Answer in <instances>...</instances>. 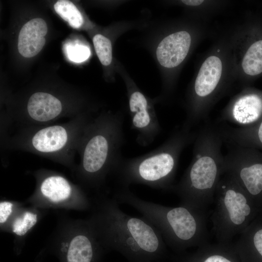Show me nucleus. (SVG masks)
Wrapping results in <instances>:
<instances>
[{"instance_id": "obj_24", "label": "nucleus", "mask_w": 262, "mask_h": 262, "mask_svg": "<svg viewBox=\"0 0 262 262\" xmlns=\"http://www.w3.org/2000/svg\"><path fill=\"white\" fill-rule=\"evenodd\" d=\"M14 204L8 201H2L0 203V223L4 224L13 213Z\"/></svg>"}, {"instance_id": "obj_19", "label": "nucleus", "mask_w": 262, "mask_h": 262, "mask_svg": "<svg viewBox=\"0 0 262 262\" xmlns=\"http://www.w3.org/2000/svg\"><path fill=\"white\" fill-rule=\"evenodd\" d=\"M68 133L63 126L54 125L38 131L32 139V145L42 153H52L62 149L66 144Z\"/></svg>"}, {"instance_id": "obj_13", "label": "nucleus", "mask_w": 262, "mask_h": 262, "mask_svg": "<svg viewBox=\"0 0 262 262\" xmlns=\"http://www.w3.org/2000/svg\"><path fill=\"white\" fill-rule=\"evenodd\" d=\"M262 119V92L244 87L221 112L219 120L241 127L254 125Z\"/></svg>"}, {"instance_id": "obj_9", "label": "nucleus", "mask_w": 262, "mask_h": 262, "mask_svg": "<svg viewBox=\"0 0 262 262\" xmlns=\"http://www.w3.org/2000/svg\"><path fill=\"white\" fill-rule=\"evenodd\" d=\"M231 49L236 81L245 86L262 73V38L253 39L245 24L235 25L226 34Z\"/></svg>"}, {"instance_id": "obj_26", "label": "nucleus", "mask_w": 262, "mask_h": 262, "mask_svg": "<svg viewBox=\"0 0 262 262\" xmlns=\"http://www.w3.org/2000/svg\"><path fill=\"white\" fill-rule=\"evenodd\" d=\"M259 214L262 216V208L261 209L260 212Z\"/></svg>"}, {"instance_id": "obj_15", "label": "nucleus", "mask_w": 262, "mask_h": 262, "mask_svg": "<svg viewBox=\"0 0 262 262\" xmlns=\"http://www.w3.org/2000/svg\"><path fill=\"white\" fill-rule=\"evenodd\" d=\"M39 193L49 205L64 206L74 203L73 188L69 181L61 176L52 175L45 178L40 184Z\"/></svg>"}, {"instance_id": "obj_4", "label": "nucleus", "mask_w": 262, "mask_h": 262, "mask_svg": "<svg viewBox=\"0 0 262 262\" xmlns=\"http://www.w3.org/2000/svg\"><path fill=\"white\" fill-rule=\"evenodd\" d=\"M113 197L118 204H127L139 211L159 230L165 243L174 248L203 246L209 241L207 211L145 201L135 196L129 187L117 186Z\"/></svg>"}, {"instance_id": "obj_21", "label": "nucleus", "mask_w": 262, "mask_h": 262, "mask_svg": "<svg viewBox=\"0 0 262 262\" xmlns=\"http://www.w3.org/2000/svg\"><path fill=\"white\" fill-rule=\"evenodd\" d=\"M37 214L32 211H26L15 218L12 225L13 232L18 236L25 235L37 222Z\"/></svg>"}, {"instance_id": "obj_25", "label": "nucleus", "mask_w": 262, "mask_h": 262, "mask_svg": "<svg viewBox=\"0 0 262 262\" xmlns=\"http://www.w3.org/2000/svg\"><path fill=\"white\" fill-rule=\"evenodd\" d=\"M218 245L216 246V251L215 253L211 255H209L205 258L203 262H233L231 260L227 257L226 255H222L218 252Z\"/></svg>"}, {"instance_id": "obj_2", "label": "nucleus", "mask_w": 262, "mask_h": 262, "mask_svg": "<svg viewBox=\"0 0 262 262\" xmlns=\"http://www.w3.org/2000/svg\"><path fill=\"white\" fill-rule=\"evenodd\" d=\"M223 142L217 127L206 125L196 131L192 161L180 181L170 189L178 196L181 205L207 211L214 202L223 175Z\"/></svg>"}, {"instance_id": "obj_14", "label": "nucleus", "mask_w": 262, "mask_h": 262, "mask_svg": "<svg viewBox=\"0 0 262 262\" xmlns=\"http://www.w3.org/2000/svg\"><path fill=\"white\" fill-rule=\"evenodd\" d=\"M48 32L46 22L35 18L27 22L21 29L18 37V50L26 58L37 55L45 44V36Z\"/></svg>"}, {"instance_id": "obj_18", "label": "nucleus", "mask_w": 262, "mask_h": 262, "mask_svg": "<svg viewBox=\"0 0 262 262\" xmlns=\"http://www.w3.org/2000/svg\"><path fill=\"white\" fill-rule=\"evenodd\" d=\"M235 241L236 248L251 262H262V216L259 214Z\"/></svg>"}, {"instance_id": "obj_20", "label": "nucleus", "mask_w": 262, "mask_h": 262, "mask_svg": "<svg viewBox=\"0 0 262 262\" xmlns=\"http://www.w3.org/2000/svg\"><path fill=\"white\" fill-rule=\"evenodd\" d=\"M55 12L64 20L67 21L74 28H79L82 24V16L76 7L70 1L60 0L54 5Z\"/></svg>"}, {"instance_id": "obj_8", "label": "nucleus", "mask_w": 262, "mask_h": 262, "mask_svg": "<svg viewBox=\"0 0 262 262\" xmlns=\"http://www.w3.org/2000/svg\"><path fill=\"white\" fill-rule=\"evenodd\" d=\"M224 155L223 174L231 176L261 210L262 207V151L232 145Z\"/></svg>"}, {"instance_id": "obj_17", "label": "nucleus", "mask_w": 262, "mask_h": 262, "mask_svg": "<svg viewBox=\"0 0 262 262\" xmlns=\"http://www.w3.org/2000/svg\"><path fill=\"white\" fill-rule=\"evenodd\" d=\"M62 111L61 101L54 96L36 92L30 98L27 112L30 117L38 122H46L56 118Z\"/></svg>"}, {"instance_id": "obj_1", "label": "nucleus", "mask_w": 262, "mask_h": 262, "mask_svg": "<svg viewBox=\"0 0 262 262\" xmlns=\"http://www.w3.org/2000/svg\"><path fill=\"white\" fill-rule=\"evenodd\" d=\"M89 221L103 248L117 250L131 259L147 261L165 250L159 230L145 217L124 213L113 197L101 196L95 200Z\"/></svg>"}, {"instance_id": "obj_10", "label": "nucleus", "mask_w": 262, "mask_h": 262, "mask_svg": "<svg viewBox=\"0 0 262 262\" xmlns=\"http://www.w3.org/2000/svg\"><path fill=\"white\" fill-rule=\"evenodd\" d=\"M89 220L81 221L53 247L60 262H99L103 249Z\"/></svg>"}, {"instance_id": "obj_3", "label": "nucleus", "mask_w": 262, "mask_h": 262, "mask_svg": "<svg viewBox=\"0 0 262 262\" xmlns=\"http://www.w3.org/2000/svg\"><path fill=\"white\" fill-rule=\"evenodd\" d=\"M236 82L230 45L226 34L200 59L188 95L186 118L181 125L192 130L206 120L214 105Z\"/></svg>"}, {"instance_id": "obj_11", "label": "nucleus", "mask_w": 262, "mask_h": 262, "mask_svg": "<svg viewBox=\"0 0 262 262\" xmlns=\"http://www.w3.org/2000/svg\"><path fill=\"white\" fill-rule=\"evenodd\" d=\"M208 33L204 25L191 32L180 30L168 34L160 42L156 49L157 59L163 67L173 69L185 60L194 45Z\"/></svg>"}, {"instance_id": "obj_16", "label": "nucleus", "mask_w": 262, "mask_h": 262, "mask_svg": "<svg viewBox=\"0 0 262 262\" xmlns=\"http://www.w3.org/2000/svg\"><path fill=\"white\" fill-rule=\"evenodd\" d=\"M218 129L224 142L262 151V119L247 127L224 126Z\"/></svg>"}, {"instance_id": "obj_7", "label": "nucleus", "mask_w": 262, "mask_h": 262, "mask_svg": "<svg viewBox=\"0 0 262 262\" xmlns=\"http://www.w3.org/2000/svg\"><path fill=\"white\" fill-rule=\"evenodd\" d=\"M211 219L218 243L229 244L258 216L260 209L230 175L224 174L216 189Z\"/></svg>"}, {"instance_id": "obj_5", "label": "nucleus", "mask_w": 262, "mask_h": 262, "mask_svg": "<svg viewBox=\"0 0 262 262\" xmlns=\"http://www.w3.org/2000/svg\"><path fill=\"white\" fill-rule=\"evenodd\" d=\"M196 135V131L181 126L153 150L138 157L123 158L113 173L116 179L117 186L141 184L155 189L170 190L181 154L194 142Z\"/></svg>"}, {"instance_id": "obj_6", "label": "nucleus", "mask_w": 262, "mask_h": 262, "mask_svg": "<svg viewBox=\"0 0 262 262\" xmlns=\"http://www.w3.org/2000/svg\"><path fill=\"white\" fill-rule=\"evenodd\" d=\"M124 120L120 114L109 115L97 118L90 125L82 162V174L90 186L99 187L123 159Z\"/></svg>"}, {"instance_id": "obj_23", "label": "nucleus", "mask_w": 262, "mask_h": 262, "mask_svg": "<svg viewBox=\"0 0 262 262\" xmlns=\"http://www.w3.org/2000/svg\"><path fill=\"white\" fill-rule=\"evenodd\" d=\"M66 49L68 58L77 63L85 61L90 55L89 49L83 45H69Z\"/></svg>"}, {"instance_id": "obj_12", "label": "nucleus", "mask_w": 262, "mask_h": 262, "mask_svg": "<svg viewBox=\"0 0 262 262\" xmlns=\"http://www.w3.org/2000/svg\"><path fill=\"white\" fill-rule=\"evenodd\" d=\"M131 127L136 133V141L142 147L151 144L161 131L159 119L146 96L133 90L129 100Z\"/></svg>"}, {"instance_id": "obj_22", "label": "nucleus", "mask_w": 262, "mask_h": 262, "mask_svg": "<svg viewBox=\"0 0 262 262\" xmlns=\"http://www.w3.org/2000/svg\"><path fill=\"white\" fill-rule=\"evenodd\" d=\"M93 44L97 56L104 66L109 65L112 60V48L111 41L107 37L97 34L93 39Z\"/></svg>"}]
</instances>
